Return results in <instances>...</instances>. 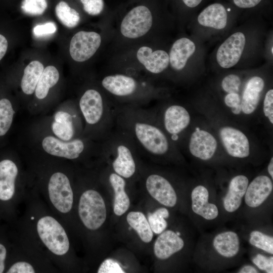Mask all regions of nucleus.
<instances>
[{"label": "nucleus", "instance_id": "30", "mask_svg": "<svg viewBox=\"0 0 273 273\" xmlns=\"http://www.w3.org/2000/svg\"><path fill=\"white\" fill-rule=\"evenodd\" d=\"M126 219L128 223L136 231L143 242L149 243L151 241L153 236V232L143 213L139 211L130 212Z\"/></svg>", "mask_w": 273, "mask_h": 273}, {"label": "nucleus", "instance_id": "49", "mask_svg": "<svg viewBox=\"0 0 273 273\" xmlns=\"http://www.w3.org/2000/svg\"><path fill=\"white\" fill-rule=\"evenodd\" d=\"M271 53H272V54L273 53V51H272V47H271Z\"/></svg>", "mask_w": 273, "mask_h": 273}, {"label": "nucleus", "instance_id": "9", "mask_svg": "<svg viewBox=\"0 0 273 273\" xmlns=\"http://www.w3.org/2000/svg\"><path fill=\"white\" fill-rule=\"evenodd\" d=\"M48 177V190L50 199L59 212H69L72 207L73 193L70 179L63 169L54 168Z\"/></svg>", "mask_w": 273, "mask_h": 273}, {"label": "nucleus", "instance_id": "29", "mask_svg": "<svg viewBox=\"0 0 273 273\" xmlns=\"http://www.w3.org/2000/svg\"><path fill=\"white\" fill-rule=\"evenodd\" d=\"M213 244L217 252L225 257L235 256L239 250V237L236 233L232 231L218 234L214 238Z\"/></svg>", "mask_w": 273, "mask_h": 273}, {"label": "nucleus", "instance_id": "47", "mask_svg": "<svg viewBox=\"0 0 273 273\" xmlns=\"http://www.w3.org/2000/svg\"><path fill=\"white\" fill-rule=\"evenodd\" d=\"M268 172L270 175L271 178H273V158L271 157L269 163L267 167Z\"/></svg>", "mask_w": 273, "mask_h": 273}, {"label": "nucleus", "instance_id": "46", "mask_svg": "<svg viewBox=\"0 0 273 273\" xmlns=\"http://www.w3.org/2000/svg\"><path fill=\"white\" fill-rule=\"evenodd\" d=\"M183 1L187 7L194 8L198 6L202 0H183Z\"/></svg>", "mask_w": 273, "mask_h": 273}, {"label": "nucleus", "instance_id": "43", "mask_svg": "<svg viewBox=\"0 0 273 273\" xmlns=\"http://www.w3.org/2000/svg\"><path fill=\"white\" fill-rule=\"evenodd\" d=\"M262 0H233L234 4L241 8H250L257 6Z\"/></svg>", "mask_w": 273, "mask_h": 273}, {"label": "nucleus", "instance_id": "45", "mask_svg": "<svg viewBox=\"0 0 273 273\" xmlns=\"http://www.w3.org/2000/svg\"><path fill=\"white\" fill-rule=\"evenodd\" d=\"M240 273H257L256 269L251 265H246L243 266L239 271Z\"/></svg>", "mask_w": 273, "mask_h": 273}, {"label": "nucleus", "instance_id": "8", "mask_svg": "<svg viewBox=\"0 0 273 273\" xmlns=\"http://www.w3.org/2000/svg\"><path fill=\"white\" fill-rule=\"evenodd\" d=\"M153 110L162 127L176 145L179 135L190 125L191 116L189 111L185 107L177 104L156 107Z\"/></svg>", "mask_w": 273, "mask_h": 273}, {"label": "nucleus", "instance_id": "42", "mask_svg": "<svg viewBox=\"0 0 273 273\" xmlns=\"http://www.w3.org/2000/svg\"><path fill=\"white\" fill-rule=\"evenodd\" d=\"M7 245L5 241L0 240V273L6 270V262L8 257Z\"/></svg>", "mask_w": 273, "mask_h": 273}, {"label": "nucleus", "instance_id": "21", "mask_svg": "<svg viewBox=\"0 0 273 273\" xmlns=\"http://www.w3.org/2000/svg\"><path fill=\"white\" fill-rule=\"evenodd\" d=\"M272 188V181L267 176L256 177L248 185L245 194L246 204L253 208L260 206L270 194Z\"/></svg>", "mask_w": 273, "mask_h": 273}, {"label": "nucleus", "instance_id": "7", "mask_svg": "<svg viewBox=\"0 0 273 273\" xmlns=\"http://www.w3.org/2000/svg\"><path fill=\"white\" fill-rule=\"evenodd\" d=\"M60 75L58 70L50 65L44 68L38 80L32 98L26 108L31 115H42L55 107L56 101L52 92L58 84Z\"/></svg>", "mask_w": 273, "mask_h": 273}, {"label": "nucleus", "instance_id": "34", "mask_svg": "<svg viewBox=\"0 0 273 273\" xmlns=\"http://www.w3.org/2000/svg\"><path fill=\"white\" fill-rule=\"evenodd\" d=\"M249 242L255 247L270 254H273V238L258 231H252Z\"/></svg>", "mask_w": 273, "mask_h": 273}, {"label": "nucleus", "instance_id": "19", "mask_svg": "<svg viewBox=\"0 0 273 273\" xmlns=\"http://www.w3.org/2000/svg\"><path fill=\"white\" fill-rule=\"evenodd\" d=\"M265 86L259 76L249 78L243 84L241 96V115L250 116L256 110Z\"/></svg>", "mask_w": 273, "mask_h": 273}, {"label": "nucleus", "instance_id": "48", "mask_svg": "<svg viewBox=\"0 0 273 273\" xmlns=\"http://www.w3.org/2000/svg\"><path fill=\"white\" fill-rule=\"evenodd\" d=\"M176 234L178 236H179L180 235V233H179V232H176Z\"/></svg>", "mask_w": 273, "mask_h": 273}, {"label": "nucleus", "instance_id": "4", "mask_svg": "<svg viewBox=\"0 0 273 273\" xmlns=\"http://www.w3.org/2000/svg\"><path fill=\"white\" fill-rule=\"evenodd\" d=\"M43 115L27 129L66 141L82 136L84 123L76 101L62 103Z\"/></svg>", "mask_w": 273, "mask_h": 273}, {"label": "nucleus", "instance_id": "40", "mask_svg": "<svg viewBox=\"0 0 273 273\" xmlns=\"http://www.w3.org/2000/svg\"><path fill=\"white\" fill-rule=\"evenodd\" d=\"M56 24L52 22H49L35 26L33 28V32L36 37H40L52 34L56 32Z\"/></svg>", "mask_w": 273, "mask_h": 273}, {"label": "nucleus", "instance_id": "1", "mask_svg": "<svg viewBox=\"0 0 273 273\" xmlns=\"http://www.w3.org/2000/svg\"><path fill=\"white\" fill-rule=\"evenodd\" d=\"M115 126L133 141L139 153L152 157L174 154L177 146L165 132L153 109L130 106L116 107Z\"/></svg>", "mask_w": 273, "mask_h": 273}, {"label": "nucleus", "instance_id": "22", "mask_svg": "<svg viewBox=\"0 0 273 273\" xmlns=\"http://www.w3.org/2000/svg\"><path fill=\"white\" fill-rule=\"evenodd\" d=\"M196 50L195 43L189 38L182 37L172 44L169 55V64L175 71L182 70Z\"/></svg>", "mask_w": 273, "mask_h": 273}, {"label": "nucleus", "instance_id": "13", "mask_svg": "<svg viewBox=\"0 0 273 273\" xmlns=\"http://www.w3.org/2000/svg\"><path fill=\"white\" fill-rule=\"evenodd\" d=\"M20 169L17 161L11 156L0 159V211L13 199L16 192Z\"/></svg>", "mask_w": 273, "mask_h": 273}, {"label": "nucleus", "instance_id": "39", "mask_svg": "<svg viewBox=\"0 0 273 273\" xmlns=\"http://www.w3.org/2000/svg\"><path fill=\"white\" fill-rule=\"evenodd\" d=\"M263 111L271 124H273V89H269L263 100Z\"/></svg>", "mask_w": 273, "mask_h": 273}, {"label": "nucleus", "instance_id": "32", "mask_svg": "<svg viewBox=\"0 0 273 273\" xmlns=\"http://www.w3.org/2000/svg\"><path fill=\"white\" fill-rule=\"evenodd\" d=\"M55 12L60 22L68 28H74L80 22L79 13L64 1H61L56 5Z\"/></svg>", "mask_w": 273, "mask_h": 273}, {"label": "nucleus", "instance_id": "36", "mask_svg": "<svg viewBox=\"0 0 273 273\" xmlns=\"http://www.w3.org/2000/svg\"><path fill=\"white\" fill-rule=\"evenodd\" d=\"M85 12L92 16L100 14L104 7V0H80Z\"/></svg>", "mask_w": 273, "mask_h": 273}, {"label": "nucleus", "instance_id": "18", "mask_svg": "<svg viewBox=\"0 0 273 273\" xmlns=\"http://www.w3.org/2000/svg\"><path fill=\"white\" fill-rule=\"evenodd\" d=\"M146 187L150 195L162 205L173 207L176 204V193L163 176L156 173L149 174L146 178Z\"/></svg>", "mask_w": 273, "mask_h": 273}, {"label": "nucleus", "instance_id": "6", "mask_svg": "<svg viewBox=\"0 0 273 273\" xmlns=\"http://www.w3.org/2000/svg\"><path fill=\"white\" fill-rule=\"evenodd\" d=\"M101 144V158L111 160V167L115 173L126 179L134 175L139 153L129 135L114 126Z\"/></svg>", "mask_w": 273, "mask_h": 273}, {"label": "nucleus", "instance_id": "37", "mask_svg": "<svg viewBox=\"0 0 273 273\" xmlns=\"http://www.w3.org/2000/svg\"><path fill=\"white\" fill-rule=\"evenodd\" d=\"M97 272L124 273L125 271L117 261L112 259H107L100 265Z\"/></svg>", "mask_w": 273, "mask_h": 273}, {"label": "nucleus", "instance_id": "20", "mask_svg": "<svg viewBox=\"0 0 273 273\" xmlns=\"http://www.w3.org/2000/svg\"><path fill=\"white\" fill-rule=\"evenodd\" d=\"M136 56L146 70L154 75L163 72L169 64V55L166 52L162 50L153 51L148 46L140 47Z\"/></svg>", "mask_w": 273, "mask_h": 273}, {"label": "nucleus", "instance_id": "23", "mask_svg": "<svg viewBox=\"0 0 273 273\" xmlns=\"http://www.w3.org/2000/svg\"><path fill=\"white\" fill-rule=\"evenodd\" d=\"M160 234L154 246V253L159 259H167L183 248V240L174 232L167 230Z\"/></svg>", "mask_w": 273, "mask_h": 273}, {"label": "nucleus", "instance_id": "14", "mask_svg": "<svg viewBox=\"0 0 273 273\" xmlns=\"http://www.w3.org/2000/svg\"><path fill=\"white\" fill-rule=\"evenodd\" d=\"M101 41V36L98 33L80 31L75 33L71 39L69 47L70 56L76 62H84L96 53Z\"/></svg>", "mask_w": 273, "mask_h": 273}, {"label": "nucleus", "instance_id": "16", "mask_svg": "<svg viewBox=\"0 0 273 273\" xmlns=\"http://www.w3.org/2000/svg\"><path fill=\"white\" fill-rule=\"evenodd\" d=\"M246 44L244 33L237 32L229 36L218 48L216 60L223 68H230L238 63Z\"/></svg>", "mask_w": 273, "mask_h": 273}, {"label": "nucleus", "instance_id": "31", "mask_svg": "<svg viewBox=\"0 0 273 273\" xmlns=\"http://www.w3.org/2000/svg\"><path fill=\"white\" fill-rule=\"evenodd\" d=\"M18 108L10 99H0V138L5 136L10 130Z\"/></svg>", "mask_w": 273, "mask_h": 273}, {"label": "nucleus", "instance_id": "11", "mask_svg": "<svg viewBox=\"0 0 273 273\" xmlns=\"http://www.w3.org/2000/svg\"><path fill=\"white\" fill-rule=\"evenodd\" d=\"M38 236L45 246L57 255L65 254L70 244L67 234L61 224L50 216L40 218L37 223Z\"/></svg>", "mask_w": 273, "mask_h": 273}, {"label": "nucleus", "instance_id": "38", "mask_svg": "<svg viewBox=\"0 0 273 273\" xmlns=\"http://www.w3.org/2000/svg\"><path fill=\"white\" fill-rule=\"evenodd\" d=\"M253 263L261 270L268 273L273 272V257H266L262 254H257L253 259Z\"/></svg>", "mask_w": 273, "mask_h": 273}, {"label": "nucleus", "instance_id": "25", "mask_svg": "<svg viewBox=\"0 0 273 273\" xmlns=\"http://www.w3.org/2000/svg\"><path fill=\"white\" fill-rule=\"evenodd\" d=\"M248 184V178L243 175H237L231 179L228 193L223 199L226 211L233 212L239 208Z\"/></svg>", "mask_w": 273, "mask_h": 273}, {"label": "nucleus", "instance_id": "10", "mask_svg": "<svg viewBox=\"0 0 273 273\" xmlns=\"http://www.w3.org/2000/svg\"><path fill=\"white\" fill-rule=\"evenodd\" d=\"M78 214L88 229L96 230L101 226L106 218V209L99 192L90 189L83 193L79 199Z\"/></svg>", "mask_w": 273, "mask_h": 273}, {"label": "nucleus", "instance_id": "12", "mask_svg": "<svg viewBox=\"0 0 273 273\" xmlns=\"http://www.w3.org/2000/svg\"><path fill=\"white\" fill-rule=\"evenodd\" d=\"M153 24V17L149 9L140 5L130 10L120 25L121 35L129 39H136L147 34Z\"/></svg>", "mask_w": 273, "mask_h": 273}, {"label": "nucleus", "instance_id": "28", "mask_svg": "<svg viewBox=\"0 0 273 273\" xmlns=\"http://www.w3.org/2000/svg\"><path fill=\"white\" fill-rule=\"evenodd\" d=\"M44 68L41 63L35 60L28 64L24 70L20 81V88L22 94L26 97V108L28 105L27 98L30 97L31 101Z\"/></svg>", "mask_w": 273, "mask_h": 273}, {"label": "nucleus", "instance_id": "5", "mask_svg": "<svg viewBox=\"0 0 273 273\" xmlns=\"http://www.w3.org/2000/svg\"><path fill=\"white\" fill-rule=\"evenodd\" d=\"M100 85L115 107H145L154 97L149 83L143 84L128 74H108L102 78Z\"/></svg>", "mask_w": 273, "mask_h": 273}, {"label": "nucleus", "instance_id": "24", "mask_svg": "<svg viewBox=\"0 0 273 273\" xmlns=\"http://www.w3.org/2000/svg\"><path fill=\"white\" fill-rule=\"evenodd\" d=\"M192 208L196 214L207 220L214 219L218 214L217 206L208 202L209 192L204 186L195 187L191 194Z\"/></svg>", "mask_w": 273, "mask_h": 273}, {"label": "nucleus", "instance_id": "17", "mask_svg": "<svg viewBox=\"0 0 273 273\" xmlns=\"http://www.w3.org/2000/svg\"><path fill=\"white\" fill-rule=\"evenodd\" d=\"M218 144L215 138L204 129H196L190 138L188 147L190 153L203 160H208L214 155Z\"/></svg>", "mask_w": 273, "mask_h": 273}, {"label": "nucleus", "instance_id": "33", "mask_svg": "<svg viewBox=\"0 0 273 273\" xmlns=\"http://www.w3.org/2000/svg\"><path fill=\"white\" fill-rule=\"evenodd\" d=\"M169 215V212L165 208H160L153 213H149L148 222L152 232L156 234L162 233L167 227L165 218H168Z\"/></svg>", "mask_w": 273, "mask_h": 273}, {"label": "nucleus", "instance_id": "44", "mask_svg": "<svg viewBox=\"0 0 273 273\" xmlns=\"http://www.w3.org/2000/svg\"><path fill=\"white\" fill-rule=\"evenodd\" d=\"M8 46L6 38L0 34V61L6 53Z\"/></svg>", "mask_w": 273, "mask_h": 273}, {"label": "nucleus", "instance_id": "35", "mask_svg": "<svg viewBox=\"0 0 273 273\" xmlns=\"http://www.w3.org/2000/svg\"><path fill=\"white\" fill-rule=\"evenodd\" d=\"M47 7L46 0H23L21 7L25 14L37 16L42 14Z\"/></svg>", "mask_w": 273, "mask_h": 273}, {"label": "nucleus", "instance_id": "2", "mask_svg": "<svg viewBox=\"0 0 273 273\" xmlns=\"http://www.w3.org/2000/svg\"><path fill=\"white\" fill-rule=\"evenodd\" d=\"M25 150L32 155L77 161L90 157L101 158V142L84 136L66 141L44 133L27 129L25 134Z\"/></svg>", "mask_w": 273, "mask_h": 273}, {"label": "nucleus", "instance_id": "41", "mask_svg": "<svg viewBox=\"0 0 273 273\" xmlns=\"http://www.w3.org/2000/svg\"><path fill=\"white\" fill-rule=\"evenodd\" d=\"M7 273H34L33 267L29 263L18 261L12 263L6 270Z\"/></svg>", "mask_w": 273, "mask_h": 273}, {"label": "nucleus", "instance_id": "15", "mask_svg": "<svg viewBox=\"0 0 273 273\" xmlns=\"http://www.w3.org/2000/svg\"><path fill=\"white\" fill-rule=\"evenodd\" d=\"M222 145L227 153L232 157L244 158L250 153L249 141L241 130L231 126H223L218 131Z\"/></svg>", "mask_w": 273, "mask_h": 273}, {"label": "nucleus", "instance_id": "26", "mask_svg": "<svg viewBox=\"0 0 273 273\" xmlns=\"http://www.w3.org/2000/svg\"><path fill=\"white\" fill-rule=\"evenodd\" d=\"M197 20L201 25L216 29H222L227 24L228 15L224 6L219 3L212 4L204 9L198 15Z\"/></svg>", "mask_w": 273, "mask_h": 273}, {"label": "nucleus", "instance_id": "3", "mask_svg": "<svg viewBox=\"0 0 273 273\" xmlns=\"http://www.w3.org/2000/svg\"><path fill=\"white\" fill-rule=\"evenodd\" d=\"M76 102L84 123L82 136L102 142L114 128L115 106L100 86H96L82 90Z\"/></svg>", "mask_w": 273, "mask_h": 273}, {"label": "nucleus", "instance_id": "27", "mask_svg": "<svg viewBox=\"0 0 273 273\" xmlns=\"http://www.w3.org/2000/svg\"><path fill=\"white\" fill-rule=\"evenodd\" d=\"M108 179L115 193L114 212L116 215H122L126 212L130 205L129 197L125 191V178L115 172H112L108 176Z\"/></svg>", "mask_w": 273, "mask_h": 273}]
</instances>
